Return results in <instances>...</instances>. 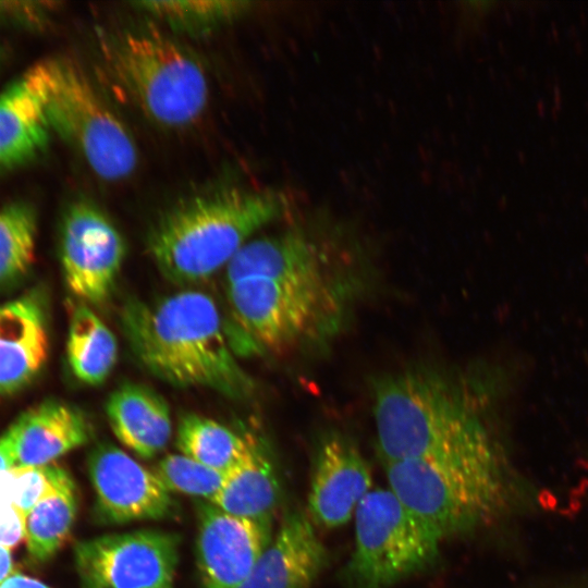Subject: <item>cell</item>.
I'll list each match as a JSON object with an SVG mask.
<instances>
[{
    "instance_id": "18",
    "label": "cell",
    "mask_w": 588,
    "mask_h": 588,
    "mask_svg": "<svg viewBox=\"0 0 588 588\" xmlns=\"http://www.w3.org/2000/svg\"><path fill=\"white\" fill-rule=\"evenodd\" d=\"M16 465L41 466L87 443L91 426L82 411L57 400L45 401L10 427Z\"/></svg>"
},
{
    "instance_id": "4",
    "label": "cell",
    "mask_w": 588,
    "mask_h": 588,
    "mask_svg": "<svg viewBox=\"0 0 588 588\" xmlns=\"http://www.w3.org/2000/svg\"><path fill=\"white\" fill-rule=\"evenodd\" d=\"M226 299L245 353L319 345L342 327L355 278L340 264L282 280L245 278L226 284Z\"/></svg>"
},
{
    "instance_id": "20",
    "label": "cell",
    "mask_w": 588,
    "mask_h": 588,
    "mask_svg": "<svg viewBox=\"0 0 588 588\" xmlns=\"http://www.w3.org/2000/svg\"><path fill=\"white\" fill-rule=\"evenodd\" d=\"M105 411L115 437L138 456L151 458L168 445L170 407L154 389L125 382L111 392Z\"/></svg>"
},
{
    "instance_id": "12",
    "label": "cell",
    "mask_w": 588,
    "mask_h": 588,
    "mask_svg": "<svg viewBox=\"0 0 588 588\" xmlns=\"http://www.w3.org/2000/svg\"><path fill=\"white\" fill-rule=\"evenodd\" d=\"M271 520L198 506L197 563L205 588H241L270 542Z\"/></svg>"
},
{
    "instance_id": "25",
    "label": "cell",
    "mask_w": 588,
    "mask_h": 588,
    "mask_svg": "<svg viewBox=\"0 0 588 588\" xmlns=\"http://www.w3.org/2000/svg\"><path fill=\"white\" fill-rule=\"evenodd\" d=\"M140 10L171 26L187 32H204L231 21L249 7L245 1H142Z\"/></svg>"
},
{
    "instance_id": "17",
    "label": "cell",
    "mask_w": 588,
    "mask_h": 588,
    "mask_svg": "<svg viewBox=\"0 0 588 588\" xmlns=\"http://www.w3.org/2000/svg\"><path fill=\"white\" fill-rule=\"evenodd\" d=\"M49 351L39 298L25 295L0 305V394L20 391L44 367Z\"/></svg>"
},
{
    "instance_id": "23",
    "label": "cell",
    "mask_w": 588,
    "mask_h": 588,
    "mask_svg": "<svg viewBox=\"0 0 588 588\" xmlns=\"http://www.w3.org/2000/svg\"><path fill=\"white\" fill-rule=\"evenodd\" d=\"M77 498L72 478L41 499L26 517V544L32 558L46 561L61 548L73 526Z\"/></svg>"
},
{
    "instance_id": "19",
    "label": "cell",
    "mask_w": 588,
    "mask_h": 588,
    "mask_svg": "<svg viewBox=\"0 0 588 588\" xmlns=\"http://www.w3.org/2000/svg\"><path fill=\"white\" fill-rule=\"evenodd\" d=\"M280 495L278 471L266 443L246 434L243 452L224 473L222 486L210 503L234 516L271 520Z\"/></svg>"
},
{
    "instance_id": "3",
    "label": "cell",
    "mask_w": 588,
    "mask_h": 588,
    "mask_svg": "<svg viewBox=\"0 0 588 588\" xmlns=\"http://www.w3.org/2000/svg\"><path fill=\"white\" fill-rule=\"evenodd\" d=\"M283 197L270 191L225 187L188 197L152 224L148 252L175 284H196L226 267L265 225L284 211Z\"/></svg>"
},
{
    "instance_id": "6",
    "label": "cell",
    "mask_w": 588,
    "mask_h": 588,
    "mask_svg": "<svg viewBox=\"0 0 588 588\" xmlns=\"http://www.w3.org/2000/svg\"><path fill=\"white\" fill-rule=\"evenodd\" d=\"M112 77L154 123L186 128L204 114L209 82L201 63L170 38L127 32L102 49Z\"/></svg>"
},
{
    "instance_id": "24",
    "label": "cell",
    "mask_w": 588,
    "mask_h": 588,
    "mask_svg": "<svg viewBox=\"0 0 588 588\" xmlns=\"http://www.w3.org/2000/svg\"><path fill=\"white\" fill-rule=\"evenodd\" d=\"M37 216L24 201L0 207V287L24 278L35 260Z\"/></svg>"
},
{
    "instance_id": "30",
    "label": "cell",
    "mask_w": 588,
    "mask_h": 588,
    "mask_svg": "<svg viewBox=\"0 0 588 588\" xmlns=\"http://www.w3.org/2000/svg\"><path fill=\"white\" fill-rule=\"evenodd\" d=\"M0 588H49L44 583L23 574L13 573L1 585Z\"/></svg>"
},
{
    "instance_id": "28",
    "label": "cell",
    "mask_w": 588,
    "mask_h": 588,
    "mask_svg": "<svg viewBox=\"0 0 588 588\" xmlns=\"http://www.w3.org/2000/svg\"><path fill=\"white\" fill-rule=\"evenodd\" d=\"M41 3L35 2H11V7L4 8V2H0V17H12L22 21L40 22L45 15L46 8Z\"/></svg>"
},
{
    "instance_id": "29",
    "label": "cell",
    "mask_w": 588,
    "mask_h": 588,
    "mask_svg": "<svg viewBox=\"0 0 588 588\" xmlns=\"http://www.w3.org/2000/svg\"><path fill=\"white\" fill-rule=\"evenodd\" d=\"M14 466H16L15 445L13 434L9 428L0 436V471Z\"/></svg>"
},
{
    "instance_id": "27",
    "label": "cell",
    "mask_w": 588,
    "mask_h": 588,
    "mask_svg": "<svg viewBox=\"0 0 588 588\" xmlns=\"http://www.w3.org/2000/svg\"><path fill=\"white\" fill-rule=\"evenodd\" d=\"M26 537V516L14 505L0 506V546L13 549Z\"/></svg>"
},
{
    "instance_id": "14",
    "label": "cell",
    "mask_w": 588,
    "mask_h": 588,
    "mask_svg": "<svg viewBox=\"0 0 588 588\" xmlns=\"http://www.w3.org/2000/svg\"><path fill=\"white\" fill-rule=\"evenodd\" d=\"M52 60L30 65L0 93V169L24 164L48 145Z\"/></svg>"
},
{
    "instance_id": "2",
    "label": "cell",
    "mask_w": 588,
    "mask_h": 588,
    "mask_svg": "<svg viewBox=\"0 0 588 588\" xmlns=\"http://www.w3.org/2000/svg\"><path fill=\"white\" fill-rule=\"evenodd\" d=\"M478 389L436 369L379 380L373 420L382 463L448 457L494 438Z\"/></svg>"
},
{
    "instance_id": "22",
    "label": "cell",
    "mask_w": 588,
    "mask_h": 588,
    "mask_svg": "<svg viewBox=\"0 0 588 588\" xmlns=\"http://www.w3.org/2000/svg\"><path fill=\"white\" fill-rule=\"evenodd\" d=\"M175 444L181 454L225 473L243 452L245 436L208 417L187 413L180 418Z\"/></svg>"
},
{
    "instance_id": "21",
    "label": "cell",
    "mask_w": 588,
    "mask_h": 588,
    "mask_svg": "<svg viewBox=\"0 0 588 588\" xmlns=\"http://www.w3.org/2000/svg\"><path fill=\"white\" fill-rule=\"evenodd\" d=\"M66 357L75 378L88 385L103 383L117 364V339L87 304L71 311Z\"/></svg>"
},
{
    "instance_id": "26",
    "label": "cell",
    "mask_w": 588,
    "mask_h": 588,
    "mask_svg": "<svg viewBox=\"0 0 588 588\" xmlns=\"http://www.w3.org/2000/svg\"><path fill=\"white\" fill-rule=\"evenodd\" d=\"M155 473L170 492L203 498L209 503L218 494L224 478V473L183 454L164 456L157 464Z\"/></svg>"
},
{
    "instance_id": "7",
    "label": "cell",
    "mask_w": 588,
    "mask_h": 588,
    "mask_svg": "<svg viewBox=\"0 0 588 588\" xmlns=\"http://www.w3.org/2000/svg\"><path fill=\"white\" fill-rule=\"evenodd\" d=\"M346 588H390L433 565L441 540L388 489H371L355 514Z\"/></svg>"
},
{
    "instance_id": "31",
    "label": "cell",
    "mask_w": 588,
    "mask_h": 588,
    "mask_svg": "<svg viewBox=\"0 0 588 588\" xmlns=\"http://www.w3.org/2000/svg\"><path fill=\"white\" fill-rule=\"evenodd\" d=\"M13 574V563L10 549L0 546V585Z\"/></svg>"
},
{
    "instance_id": "11",
    "label": "cell",
    "mask_w": 588,
    "mask_h": 588,
    "mask_svg": "<svg viewBox=\"0 0 588 588\" xmlns=\"http://www.w3.org/2000/svg\"><path fill=\"white\" fill-rule=\"evenodd\" d=\"M88 473L96 514L102 523L163 519L176 513L172 492L156 473L112 444H99L93 450Z\"/></svg>"
},
{
    "instance_id": "15",
    "label": "cell",
    "mask_w": 588,
    "mask_h": 588,
    "mask_svg": "<svg viewBox=\"0 0 588 588\" xmlns=\"http://www.w3.org/2000/svg\"><path fill=\"white\" fill-rule=\"evenodd\" d=\"M329 551L304 511L287 513L241 588H313Z\"/></svg>"
},
{
    "instance_id": "9",
    "label": "cell",
    "mask_w": 588,
    "mask_h": 588,
    "mask_svg": "<svg viewBox=\"0 0 588 588\" xmlns=\"http://www.w3.org/2000/svg\"><path fill=\"white\" fill-rule=\"evenodd\" d=\"M180 541L176 534L155 529L79 541L78 588H175Z\"/></svg>"
},
{
    "instance_id": "16",
    "label": "cell",
    "mask_w": 588,
    "mask_h": 588,
    "mask_svg": "<svg viewBox=\"0 0 588 588\" xmlns=\"http://www.w3.org/2000/svg\"><path fill=\"white\" fill-rule=\"evenodd\" d=\"M318 236L301 228L250 238L224 268L225 284L245 278L282 280L319 271L338 262Z\"/></svg>"
},
{
    "instance_id": "8",
    "label": "cell",
    "mask_w": 588,
    "mask_h": 588,
    "mask_svg": "<svg viewBox=\"0 0 588 588\" xmlns=\"http://www.w3.org/2000/svg\"><path fill=\"white\" fill-rule=\"evenodd\" d=\"M51 130L71 144L100 179L117 182L137 166V148L121 119L73 63L52 60Z\"/></svg>"
},
{
    "instance_id": "1",
    "label": "cell",
    "mask_w": 588,
    "mask_h": 588,
    "mask_svg": "<svg viewBox=\"0 0 588 588\" xmlns=\"http://www.w3.org/2000/svg\"><path fill=\"white\" fill-rule=\"evenodd\" d=\"M119 318L134 358L156 378L236 401L254 393V381L238 363L221 313L208 294L184 290L151 302L130 298Z\"/></svg>"
},
{
    "instance_id": "32",
    "label": "cell",
    "mask_w": 588,
    "mask_h": 588,
    "mask_svg": "<svg viewBox=\"0 0 588 588\" xmlns=\"http://www.w3.org/2000/svg\"><path fill=\"white\" fill-rule=\"evenodd\" d=\"M2 60V49L0 48V62Z\"/></svg>"
},
{
    "instance_id": "10",
    "label": "cell",
    "mask_w": 588,
    "mask_h": 588,
    "mask_svg": "<svg viewBox=\"0 0 588 588\" xmlns=\"http://www.w3.org/2000/svg\"><path fill=\"white\" fill-rule=\"evenodd\" d=\"M125 242L111 219L94 203H72L60 232V259L70 292L84 304L110 297L125 257Z\"/></svg>"
},
{
    "instance_id": "13",
    "label": "cell",
    "mask_w": 588,
    "mask_h": 588,
    "mask_svg": "<svg viewBox=\"0 0 588 588\" xmlns=\"http://www.w3.org/2000/svg\"><path fill=\"white\" fill-rule=\"evenodd\" d=\"M371 491V473L353 440L329 431L314 452L308 493V515L315 525L336 528L355 514Z\"/></svg>"
},
{
    "instance_id": "5",
    "label": "cell",
    "mask_w": 588,
    "mask_h": 588,
    "mask_svg": "<svg viewBox=\"0 0 588 588\" xmlns=\"http://www.w3.org/2000/svg\"><path fill=\"white\" fill-rule=\"evenodd\" d=\"M389 489L441 541L497 520L512 494L495 439L457 454L383 464Z\"/></svg>"
}]
</instances>
